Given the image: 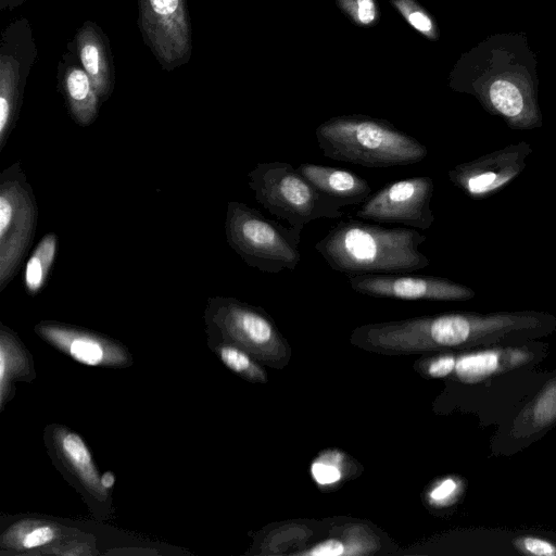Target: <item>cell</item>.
Returning <instances> with one entry per match:
<instances>
[{
	"label": "cell",
	"instance_id": "obj_21",
	"mask_svg": "<svg viewBox=\"0 0 556 556\" xmlns=\"http://www.w3.org/2000/svg\"><path fill=\"white\" fill-rule=\"evenodd\" d=\"M0 73V151H2L15 127L22 94L20 76L12 61L3 56Z\"/></svg>",
	"mask_w": 556,
	"mask_h": 556
},
{
	"label": "cell",
	"instance_id": "obj_20",
	"mask_svg": "<svg viewBox=\"0 0 556 556\" xmlns=\"http://www.w3.org/2000/svg\"><path fill=\"white\" fill-rule=\"evenodd\" d=\"M64 94L76 124L88 126L97 118L101 100L85 70L72 66L66 71Z\"/></svg>",
	"mask_w": 556,
	"mask_h": 556
},
{
	"label": "cell",
	"instance_id": "obj_30",
	"mask_svg": "<svg viewBox=\"0 0 556 556\" xmlns=\"http://www.w3.org/2000/svg\"><path fill=\"white\" fill-rule=\"evenodd\" d=\"M350 14L362 25H370L376 21L377 8L374 0H344Z\"/></svg>",
	"mask_w": 556,
	"mask_h": 556
},
{
	"label": "cell",
	"instance_id": "obj_11",
	"mask_svg": "<svg viewBox=\"0 0 556 556\" xmlns=\"http://www.w3.org/2000/svg\"><path fill=\"white\" fill-rule=\"evenodd\" d=\"M556 427V369L505 421L490 439L494 456L515 455Z\"/></svg>",
	"mask_w": 556,
	"mask_h": 556
},
{
	"label": "cell",
	"instance_id": "obj_9",
	"mask_svg": "<svg viewBox=\"0 0 556 556\" xmlns=\"http://www.w3.org/2000/svg\"><path fill=\"white\" fill-rule=\"evenodd\" d=\"M48 453L59 471L77 490L99 519L112 515L111 492L101 483L92 454L79 433L63 425H48L43 430Z\"/></svg>",
	"mask_w": 556,
	"mask_h": 556
},
{
	"label": "cell",
	"instance_id": "obj_8",
	"mask_svg": "<svg viewBox=\"0 0 556 556\" xmlns=\"http://www.w3.org/2000/svg\"><path fill=\"white\" fill-rule=\"evenodd\" d=\"M549 374L541 370L540 365H525L457 384L468 394L469 409L477 416L479 425L496 428L542 386Z\"/></svg>",
	"mask_w": 556,
	"mask_h": 556
},
{
	"label": "cell",
	"instance_id": "obj_28",
	"mask_svg": "<svg viewBox=\"0 0 556 556\" xmlns=\"http://www.w3.org/2000/svg\"><path fill=\"white\" fill-rule=\"evenodd\" d=\"M514 546L520 553L536 556H556V544L548 539L523 535L514 541Z\"/></svg>",
	"mask_w": 556,
	"mask_h": 556
},
{
	"label": "cell",
	"instance_id": "obj_3",
	"mask_svg": "<svg viewBox=\"0 0 556 556\" xmlns=\"http://www.w3.org/2000/svg\"><path fill=\"white\" fill-rule=\"evenodd\" d=\"M323 155L370 168L404 166L428 155L425 144L386 119L363 115L332 117L316 128Z\"/></svg>",
	"mask_w": 556,
	"mask_h": 556
},
{
	"label": "cell",
	"instance_id": "obj_12",
	"mask_svg": "<svg viewBox=\"0 0 556 556\" xmlns=\"http://www.w3.org/2000/svg\"><path fill=\"white\" fill-rule=\"evenodd\" d=\"M34 331L49 345L86 366L127 368L134 364L132 354L126 345L90 329L41 320L35 325Z\"/></svg>",
	"mask_w": 556,
	"mask_h": 556
},
{
	"label": "cell",
	"instance_id": "obj_22",
	"mask_svg": "<svg viewBox=\"0 0 556 556\" xmlns=\"http://www.w3.org/2000/svg\"><path fill=\"white\" fill-rule=\"evenodd\" d=\"M58 243L56 233H46L27 260L23 283L28 294L36 295L45 288L56 256Z\"/></svg>",
	"mask_w": 556,
	"mask_h": 556
},
{
	"label": "cell",
	"instance_id": "obj_19",
	"mask_svg": "<svg viewBox=\"0 0 556 556\" xmlns=\"http://www.w3.org/2000/svg\"><path fill=\"white\" fill-rule=\"evenodd\" d=\"M77 46L85 72L100 100H105L112 90V74L104 43L93 28L84 27L78 34Z\"/></svg>",
	"mask_w": 556,
	"mask_h": 556
},
{
	"label": "cell",
	"instance_id": "obj_26",
	"mask_svg": "<svg viewBox=\"0 0 556 556\" xmlns=\"http://www.w3.org/2000/svg\"><path fill=\"white\" fill-rule=\"evenodd\" d=\"M460 481L453 477L444 478L438 481L427 493L429 505L434 507H445L451 505L460 494Z\"/></svg>",
	"mask_w": 556,
	"mask_h": 556
},
{
	"label": "cell",
	"instance_id": "obj_25",
	"mask_svg": "<svg viewBox=\"0 0 556 556\" xmlns=\"http://www.w3.org/2000/svg\"><path fill=\"white\" fill-rule=\"evenodd\" d=\"M339 453H327L312 464V475L315 481L321 485L333 484L341 480L342 470Z\"/></svg>",
	"mask_w": 556,
	"mask_h": 556
},
{
	"label": "cell",
	"instance_id": "obj_14",
	"mask_svg": "<svg viewBox=\"0 0 556 556\" xmlns=\"http://www.w3.org/2000/svg\"><path fill=\"white\" fill-rule=\"evenodd\" d=\"M401 274H359L346 276L357 293L405 301H467L473 289L443 277Z\"/></svg>",
	"mask_w": 556,
	"mask_h": 556
},
{
	"label": "cell",
	"instance_id": "obj_27",
	"mask_svg": "<svg viewBox=\"0 0 556 556\" xmlns=\"http://www.w3.org/2000/svg\"><path fill=\"white\" fill-rule=\"evenodd\" d=\"M421 371L432 378H446L448 377L455 366V353L444 352L439 353L433 357L420 362Z\"/></svg>",
	"mask_w": 556,
	"mask_h": 556
},
{
	"label": "cell",
	"instance_id": "obj_7",
	"mask_svg": "<svg viewBox=\"0 0 556 556\" xmlns=\"http://www.w3.org/2000/svg\"><path fill=\"white\" fill-rule=\"evenodd\" d=\"M38 205L20 161L0 174V292L18 273L36 232Z\"/></svg>",
	"mask_w": 556,
	"mask_h": 556
},
{
	"label": "cell",
	"instance_id": "obj_10",
	"mask_svg": "<svg viewBox=\"0 0 556 556\" xmlns=\"http://www.w3.org/2000/svg\"><path fill=\"white\" fill-rule=\"evenodd\" d=\"M434 182L429 176L401 179L386 185L371 193L355 212L361 219L378 223H399L408 227L428 230L434 215L431 200Z\"/></svg>",
	"mask_w": 556,
	"mask_h": 556
},
{
	"label": "cell",
	"instance_id": "obj_18",
	"mask_svg": "<svg viewBox=\"0 0 556 556\" xmlns=\"http://www.w3.org/2000/svg\"><path fill=\"white\" fill-rule=\"evenodd\" d=\"M36 379L34 357L20 337L0 323V412L13 400L15 383Z\"/></svg>",
	"mask_w": 556,
	"mask_h": 556
},
{
	"label": "cell",
	"instance_id": "obj_24",
	"mask_svg": "<svg viewBox=\"0 0 556 556\" xmlns=\"http://www.w3.org/2000/svg\"><path fill=\"white\" fill-rule=\"evenodd\" d=\"M66 555V556H94L101 554L96 544V538L88 533L83 536L61 542L52 547L45 549L40 555Z\"/></svg>",
	"mask_w": 556,
	"mask_h": 556
},
{
	"label": "cell",
	"instance_id": "obj_6",
	"mask_svg": "<svg viewBox=\"0 0 556 556\" xmlns=\"http://www.w3.org/2000/svg\"><path fill=\"white\" fill-rule=\"evenodd\" d=\"M207 340H224L269 366L283 367L289 346L262 307L230 296H212L204 311Z\"/></svg>",
	"mask_w": 556,
	"mask_h": 556
},
{
	"label": "cell",
	"instance_id": "obj_13",
	"mask_svg": "<svg viewBox=\"0 0 556 556\" xmlns=\"http://www.w3.org/2000/svg\"><path fill=\"white\" fill-rule=\"evenodd\" d=\"M532 147L526 141L510 143L478 159L463 162L447 172L450 181L471 199L480 200L505 188L525 169Z\"/></svg>",
	"mask_w": 556,
	"mask_h": 556
},
{
	"label": "cell",
	"instance_id": "obj_2",
	"mask_svg": "<svg viewBox=\"0 0 556 556\" xmlns=\"http://www.w3.org/2000/svg\"><path fill=\"white\" fill-rule=\"evenodd\" d=\"M426 239L415 228H387L348 219L333 226L315 250L333 270L345 276L413 273L430 264L419 251Z\"/></svg>",
	"mask_w": 556,
	"mask_h": 556
},
{
	"label": "cell",
	"instance_id": "obj_1",
	"mask_svg": "<svg viewBox=\"0 0 556 556\" xmlns=\"http://www.w3.org/2000/svg\"><path fill=\"white\" fill-rule=\"evenodd\" d=\"M452 86L514 130L542 126L538 59L525 33L493 34L480 41L459 60Z\"/></svg>",
	"mask_w": 556,
	"mask_h": 556
},
{
	"label": "cell",
	"instance_id": "obj_15",
	"mask_svg": "<svg viewBox=\"0 0 556 556\" xmlns=\"http://www.w3.org/2000/svg\"><path fill=\"white\" fill-rule=\"evenodd\" d=\"M140 25L159 60L182 63L190 51V30L185 0H140Z\"/></svg>",
	"mask_w": 556,
	"mask_h": 556
},
{
	"label": "cell",
	"instance_id": "obj_23",
	"mask_svg": "<svg viewBox=\"0 0 556 556\" xmlns=\"http://www.w3.org/2000/svg\"><path fill=\"white\" fill-rule=\"evenodd\" d=\"M210 349L232 372L251 382H267V374L247 351L224 340H207Z\"/></svg>",
	"mask_w": 556,
	"mask_h": 556
},
{
	"label": "cell",
	"instance_id": "obj_5",
	"mask_svg": "<svg viewBox=\"0 0 556 556\" xmlns=\"http://www.w3.org/2000/svg\"><path fill=\"white\" fill-rule=\"evenodd\" d=\"M248 178L255 200L300 232L313 220L343 215L337 202L320 193L287 162H260Z\"/></svg>",
	"mask_w": 556,
	"mask_h": 556
},
{
	"label": "cell",
	"instance_id": "obj_29",
	"mask_svg": "<svg viewBox=\"0 0 556 556\" xmlns=\"http://www.w3.org/2000/svg\"><path fill=\"white\" fill-rule=\"evenodd\" d=\"M399 7L403 11V14H405L409 24L415 29H417L418 31H420L421 34L426 35L429 38L434 39L438 37L435 24L433 20L425 11L415 7H406L404 5V3Z\"/></svg>",
	"mask_w": 556,
	"mask_h": 556
},
{
	"label": "cell",
	"instance_id": "obj_17",
	"mask_svg": "<svg viewBox=\"0 0 556 556\" xmlns=\"http://www.w3.org/2000/svg\"><path fill=\"white\" fill-rule=\"evenodd\" d=\"M296 169L320 193L341 207L362 204L371 194L369 182L351 170L313 163H302Z\"/></svg>",
	"mask_w": 556,
	"mask_h": 556
},
{
	"label": "cell",
	"instance_id": "obj_32",
	"mask_svg": "<svg viewBox=\"0 0 556 556\" xmlns=\"http://www.w3.org/2000/svg\"><path fill=\"white\" fill-rule=\"evenodd\" d=\"M115 475L111 470H106L101 475V483L110 492H112L115 485Z\"/></svg>",
	"mask_w": 556,
	"mask_h": 556
},
{
	"label": "cell",
	"instance_id": "obj_31",
	"mask_svg": "<svg viewBox=\"0 0 556 556\" xmlns=\"http://www.w3.org/2000/svg\"><path fill=\"white\" fill-rule=\"evenodd\" d=\"M345 545L339 538L327 539L313 547L298 552V555L304 556H339L345 555Z\"/></svg>",
	"mask_w": 556,
	"mask_h": 556
},
{
	"label": "cell",
	"instance_id": "obj_16",
	"mask_svg": "<svg viewBox=\"0 0 556 556\" xmlns=\"http://www.w3.org/2000/svg\"><path fill=\"white\" fill-rule=\"evenodd\" d=\"M9 519L1 528V555H40L61 542L89 533L40 515H20Z\"/></svg>",
	"mask_w": 556,
	"mask_h": 556
},
{
	"label": "cell",
	"instance_id": "obj_4",
	"mask_svg": "<svg viewBox=\"0 0 556 556\" xmlns=\"http://www.w3.org/2000/svg\"><path fill=\"white\" fill-rule=\"evenodd\" d=\"M225 235L244 263L262 273L293 270L301 261V232L268 219L243 202H228Z\"/></svg>",
	"mask_w": 556,
	"mask_h": 556
}]
</instances>
